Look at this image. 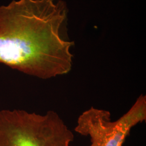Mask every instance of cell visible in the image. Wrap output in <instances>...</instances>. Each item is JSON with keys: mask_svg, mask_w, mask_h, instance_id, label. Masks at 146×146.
Here are the masks:
<instances>
[{"mask_svg": "<svg viewBox=\"0 0 146 146\" xmlns=\"http://www.w3.org/2000/svg\"><path fill=\"white\" fill-rule=\"evenodd\" d=\"M67 15L62 0H14L0 7V63L44 80L68 74L75 43L62 36Z\"/></svg>", "mask_w": 146, "mask_h": 146, "instance_id": "1", "label": "cell"}, {"mask_svg": "<svg viewBox=\"0 0 146 146\" xmlns=\"http://www.w3.org/2000/svg\"><path fill=\"white\" fill-rule=\"evenodd\" d=\"M74 136L57 113L0 111V146H70Z\"/></svg>", "mask_w": 146, "mask_h": 146, "instance_id": "2", "label": "cell"}, {"mask_svg": "<svg viewBox=\"0 0 146 146\" xmlns=\"http://www.w3.org/2000/svg\"><path fill=\"white\" fill-rule=\"evenodd\" d=\"M146 120V96L141 95L129 110L112 121L110 113L92 107L79 116L75 131L89 136V146H122L131 129Z\"/></svg>", "mask_w": 146, "mask_h": 146, "instance_id": "3", "label": "cell"}]
</instances>
